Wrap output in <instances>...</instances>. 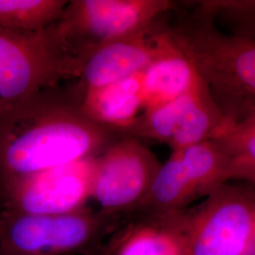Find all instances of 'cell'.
I'll list each match as a JSON object with an SVG mask.
<instances>
[{"label": "cell", "mask_w": 255, "mask_h": 255, "mask_svg": "<svg viewBox=\"0 0 255 255\" xmlns=\"http://www.w3.org/2000/svg\"><path fill=\"white\" fill-rule=\"evenodd\" d=\"M83 93L58 84L0 115V184L97 157L122 137L87 117Z\"/></svg>", "instance_id": "1"}, {"label": "cell", "mask_w": 255, "mask_h": 255, "mask_svg": "<svg viewBox=\"0 0 255 255\" xmlns=\"http://www.w3.org/2000/svg\"><path fill=\"white\" fill-rule=\"evenodd\" d=\"M174 11V39L229 124L255 115V41L222 31L195 6L184 10L179 3Z\"/></svg>", "instance_id": "2"}, {"label": "cell", "mask_w": 255, "mask_h": 255, "mask_svg": "<svg viewBox=\"0 0 255 255\" xmlns=\"http://www.w3.org/2000/svg\"><path fill=\"white\" fill-rule=\"evenodd\" d=\"M255 217V186L226 182L194 209L151 219L172 235L180 255H250Z\"/></svg>", "instance_id": "3"}, {"label": "cell", "mask_w": 255, "mask_h": 255, "mask_svg": "<svg viewBox=\"0 0 255 255\" xmlns=\"http://www.w3.org/2000/svg\"><path fill=\"white\" fill-rule=\"evenodd\" d=\"M120 219L88 207L63 215L0 210V255H96Z\"/></svg>", "instance_id": "4"}, {"label": "cell", "mask_w": 255, "mask_h": 255, "mask_svg": "<svg viewBox=\"0 0 255 255\" xmlns=\"http://www.w3.org/2000/svg\"><path fill=\"white\" fill-rule=\"evenodd\" d=\"M80 63L55 23L39 31L0 27V115L64 80H77Z\"/></svg>", "instance_id": "5"}, {"label": "cell", "mask_w": 255, "mask_h": 255, "mask_svg": "<svg viewBox=\"0 0 255 255\" xmlns=\"http://www.w3.org/2000/svg\"><path fill=\"white\" fill-rule=\"evenodd\" d=\"M178 4L169 0H72L55 27L81 66L99 46L146 31Z\"/></svg>", "instance_id": "6"}, {"label": "cell", "mask_w": 255, "mask_h": 255, "mask_svg": "<svg viewBox=\"0 0 255 255\" xmlns=\"http://www.w3.org/2000/svg\"><path fill=\"white\" fill-rule=\"evenodd\" d=\"M161 164L144 142L119 138L97 157L91 200L110 216L132 215L146 199Z\"/></svg>", "instance_id": "7"}, {"label": "cell", "mask_w": 255, "mask_h": 255, "mask_svg": "<svg viewBox=\"0 0 255 255\" xmlns=\"http://www.w3.org/2000/svg\"><path fill=\"white\" fill-rule=\"evenodd\" d=\"M97 157L0 184V210L27 215H63L87 207Z\"/></svg>", "instance_id": "8"}, {"label": "cell", "mask_w": 255, "mask_h": 255, "mask_svg": "<svg viewBox=\"0 0 255 255\" xmlns=\"http://www.w3.org/2000/svg\"><path fill=\"white\" fill-rule=\"evenodd\" d=\"M163 18L146 31L119 38L96 48L82 61L77 82L85 90L142 73L156 53L157 31Z\"/></svg>", "instance_id": "9"}, {"label": "cell", "mask_w": 255, "mask_h": 255, "mask_svg": "<svg viewBox=\"0 0 255 255\" xmlns=\"http://www.w3.org/2000/svg\"><path fill=\"white\" fill-rule=\"evenodd\" d=\"M164 19L165 16L157 31L156 53L142 72L143 110L173 101L191 91L201 80Z\"/></svg>", "instance_id": "10"}, {"label": "cell", "mask_w": 255, "mask_h": 255, "mask_svg": "<svg viewBox=\"0 0 255 255\" xmlns=\"http://www.w3.org/2000/svg\"><path fill=\"white\" fill-rule=\"evenodd\" d=\"M82 106L93 121L121 134L144 109L142 73L102 87L85 89Z\"/></svg>", "instance_id": "11"}, {"label": "cell", "mask_w": 255, "mask_h": 255, "mask_svg": "<svg viewBox=\"0 0 255 255\" xmlns=\"http://www.w3.org/2000/svg\"><path fill=\"white\" fill-rule=\"evenodd\" d=\"M228 126V121L211 98L201 79L180 126L167 145L171 151L181 150L214 139Z\"/></svg>", "instance_id": "12"}, {"label": "cell", "mask_w": 255, "mask_h": 255, "mask_svg": "<svg viewBox=\"0 0 255 255\" xmlns=\"http://www.w3.org/2000/svg\"><path fill=\"white\" fill-rule=\"evenodd\" d=\"M108 255H180L172 235L157 220L131 219L105 245Z\"/></svg>", "instance_id": "13"}, {"label": "cell", "mask_w": 255, "mask_h": 255, "mask_svg": "<svg viewBox=\"0 0 255 255\" xmlns=\"http://www.w3.org/2000/svg\"><path fill=\"white\" fill-rule=\"evenodd\" d=\"M198 83L191 91L173 101L149 109L143 110L132 124L125 129L121 135L132 137L142 142L143 140H148L168 144L191 103Z\"/></svg>", "instance_id": "14"}, {"label": "cell", "mask_w": 255, "mask_h": 255, "mask_svg": "<svg viewBox=\"0 0 255 255\" xmlns=\"http://www.w3.org/2000/svg\"><path fill=\"white\" fill-rule=\"evenodd\" d=\"M67 0H0V27L39 31L62 17Z\"/></svg>", "instance_id": "15"}, {"label": "cell", "mask_w": 255, "mask_h": 255, "mask_svg": "<svg viewBox=\"0 0 255 255\" xmlns=\"http://www.w3.org/2000/svg\"><path fill=\"white\" fill-rule=\"evenodd\" d=\"M193 4L215 23L224 25L228 33L255 41V0H202Z\"/></svg>", "instance_id": "16"}, {"label": "cell", "mask_w": 255, "mask_h": 255, "mask_svg": "<svg viewBox=\"0 0 255 255\" xmlns=\"http://www.w3.org/2000/svg\"><path fill=\"white\" fill-rule=\"evenodd\" d=\"M211 141L232 159L255 163V114L230 125Z\"/></svg>", "instance_id": "17"}, {"label": "cell", "mask_w": 255, "mask_h": 255, "mask_svg": "<svg viewBox=\"0 0 255 255\" xmlns=\"http://www.w3.org/2000/svg\"><path fill=\"white\" fill-rule=\"evenodd\" d=\"M230 180H240L255 186V163L232 159L230 166Z\"/></svg>", "instance_id": "18"}, {"label": "cell", "mask_w": 255, "mask_h": 255, "mask_svg": "<svg viewBox=\"0 0 255 255\" xmlns=\"http://www.w3.org/2000/svg\"><path fill=\"white\" fill-rule=\"evenodd\" d=\"M107 255V251H106V249H105V246L103 247L99 253H97L96 255Z\"/></svg>", "instance_id": "19"}, {"label": "cell", "mask_w": 255, "mask_h": 255, "mask_svg": "<svg viewBox=\"0 0 255 255\" xmlns=\"http://www.w3.org/2000/svg\"><path fill=\"white\" fill-rule=\"evenodd\" d=\"M254 237H255V222H254Z\"/></svg>", "instance_id": "20"}]
</instances>
